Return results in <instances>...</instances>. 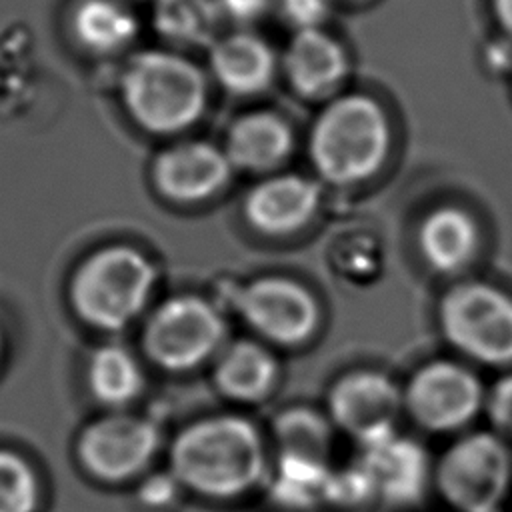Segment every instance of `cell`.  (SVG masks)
<instances>
[{"label": "cell", "instance_id": "52a82bcc", "mask_svg": "<svg viewBox=\"0 0 512 512\" xmlns=\"http://www.w3.org/2000/svg\"><path fill=\"white\" fill-rule=\"evenodd\" d=\"M484 400L474 372L450 360L424 364L404 390L408 414L430 432H452L466 426L480 412Z\"/></svg>", "mask_w": 512, "mask_h": 512}, {"label": "cell", "instance_id": "7402d4cb", "mask_svg": "<svg viewBox=\"0 0 512 512\" xmlns=\"http://www.w3.org/2000/svg\"><path fill=\"white\" fill-rule=\"evenodd\" d=\"M330 474V464L278 456L270 480V496L274 504L286 510H310L326 502Z\"/></svg>", "mask_w": 512, "mask_h": 512}, {"label": "cell", "instance_id": "9a60e30c", "mask_svg": "<svg viewBox=\"0 0 512 512\" xmlns=\"http://www.w3.org/2000/svg\"><path fill=\"white\" fill-rule=\"evenodd\" d=\"M284 68L292 86L306 98L330 94L346 76L342 46L320 28L298 30L284 56Z\"/></svg>", "mask_w": 512, "mask_h": 512}, {"label": "cell", "instance_id": "2e32d148", "mask_svg": "<svg viewBox=\"0 0 512 512\" xmlns=\"http://www.w3.org/2000/svg\"><path fill=\"white\" fill-rule=\"evenodd\" d=\"M210 68L222 88L250 96L268 88L276 72V58L260 36L234 32L212 44Z\"/></svg>", "mask_w": 512, "mask_h": 512}, {"label": "cell", "instance_id": "3957f363", "mask_svg": "<svg viewBox=\"0 0 512 512\" xmlns=\"http://www.w3.org/2000/svg\"><path fill=\"white\" fill-rule=\"evenodd\" d=\"M120 92L130 116L156 134L192 126L208 98L202 70L172 50H144L132 56L122 72Z\"/></svg>", "mask_w": 512, "mask_h": 512}, {"label": "cell", "instance_id": "d6986e66", "mask_svg": "<svg viewBox=\"0 0 512 512\" xmlns=\"http://www.w3.org/2000/svg\"><path fill=\"white\" fill-rule=\"evenodd\" d=\"M292 150L288 124L272 112H252L238 118L226 140V156L232 166L264 172L280 166Z\"/></svg>", "mask_w": 512, "mask_h": 512}, {"label": "cell", "instance_id": "83f0119b", "mask_svg": "<svg viewBox=\"0 0 512 512\" xmlns=\"http://www.w3.org/2000/svg\"><path fill=\"white\" fill-rule=\"evenodd\" d=\"M284 16L298 28H320L328 14V0H282Z\"/></svg>", "mask_w": 512, "mask_h": 512}, {"label": "cell", "instance_id": "d4e9b609", "mask_svg": "<svg viewBox=\"0 0 512 512\" xmlns=\"http://www.w3.org/2000/svg\"><path fill=\"white\" fill-rule=\"evenodd\" d=\"M38 484L32 468L12 452H0V512H34Z\"/></svg>", "mask_w": 512, "mask_h": 512}, {"label": "cell", "instance_id": "f1b7e54d", "mask_svg": "<svg viewBox=\"0 0 512 512\" xmlns=\"http://www.w3.org/2000/svg\"><path fill=\"white\" fill-rule=\"evenodd\" d=\"M178 478L166 476V474H156L150 476L142 486H140V500L146 506L152 508H160V506H168L178 492Z\"/></svg>", "mask_w": 512, "mask_h": 512}, {"label": "cell", "instance_id": "ba28073f", "mask_svg": "<svg viewBox=\"0 0 512 512\" xmlns=\"http://www.w3.org/2000/svg\"><path fill=\"white\" fill-rule=\"evenodd\" d=\"M222 336L224 322L212 304L196 296H180L156 310L146 330V346L158 364L186 370L208 358Z\"/></svg>", "mask_w": 512, "mask_h": 512}, {"label": "cell", "instance_id": "9c48e42d", "mask_svg": "<svg viewBox=\"0 0 512 512\" xmlns=\"http://www.w3.org/2000/svg\"><path fill=\"white\" fill-rule=\"evenodd\" d=\"M402 408L404 394L398 386L370 370L344 374L328 394L330 420L362 448L394 436Z\"/></svg>", "mask_w": 512, "mask_h": 512}, {"label": "cell", "instance_id": "8992f818", "mask_svg": "<svg viewBox=\"0 0 512 512\" xmlns=\"http://www.w3.org/2000/svg\"><path fill=\"white\" fill-rule=\"evenodd\" d=\"M438 320L462 354L492 366L512 362V298L496 286L456 284L440 300Z\"/></svg>", "mask_w": 512, "mask_h": 512}, {"label": "cell", "instance_id": "7a4b0ae2", "mask_svg": "<svg viewBox=\"0 0 512 512\" xmlns=\"http://www.w3.org/2000/svg\"><path fill=\"white\" fill-rule=\"evenodd\" d=\"M390 150V124L382 106L348 94L330 102L310 132V160L322 180L336 186L360 184L374 176Z\"/></svg>", "mask_w": 512, "mask_h": 512}, {"label": "cell", "instance_id": "8fae6325", "mask_svg": "<svg viewBox=\"0 0 512 512\" xmlns=\"http://www.w3.org/2000/svg\"><path fill=\"white\" fill-rule=\"evenodd\" d=\"M158 446L156 428L134 416H110L90 426L80 442V456L90 472L106 480L136 474Z\"/></svg>", "mask_w": 512, "mask_h": 512}, {"label": "cell", "instance_id": "ac0fdd59", "mask_svg": "<svg viewBox=\"0 0 512 512\" xmlns=\"http://www.w3.org/2000/svg\"><path fill=\"white\" fill-rule=\"evenodd\" d=\"M418 246L432 270L452 274L464 268L476 254L478 226L468 212L454 206H442L422 220Z\"/></svg>", "mask_w": 512, "mask_h": 512}, {"label": "cell", "instance_id": "484cf974", "mask_svg": "<svg viewBox=\"0 0 512 512\" xmlns=\"http://www.w3.org/2000/svg\"><path fill=\"white\" fill-rule=\"evenodd\" d=\"M326 502L336 506H346V508H356L368 502H376L370 476L360 460H354L350 466L342 468L340 472L332 470L328 488H326Z\"/></svg>", "mask_w": 512, "mask_h": 512}, {"label": "cell", "instance_id": "4fadbf2b", "mask_svg": "<svg viewBox=\"0 0 512 512\" xmlns=\"http://www.w3.org/2000/svg\"><path fill=\"white\" fill-rule=\"evenodd\" d=\"M320 206V186L300 174H278L256 184L244 204L248 222L264 234H290L306 226Z\"/></svg>", "mask_w": 512, "mask_h": 512}, {"label": "cell", "instance_id": "e0dca14e", "mask_svg": "<svg viewBox=\"0 0 512 512\" xmlns=\"http://www.w3.org/2000/svg\"><path fill=\"white\" fill-rule=\"evenodd\" d=\"M136 14L122 0H76L68 12V32L88 54L124 52L138 36Z\"/></svg>", "mask_w": 512, "mask_h": 512}, {"label": "cell", "instance_id": "1f68e13d", "mask_svg": "<svg viewBox=\"0 0 512 512\" xmlns=\"http://www.w3.org/2000/svg\"><path fill=\"white\" fill-rule=\"evenodd\" d=\"M0 346H2V342H0Z\"/></svg>", "mask_w": 512, "mask_h": 512}, {"label": "cell", "instance_id": "4316f807", "mask_svg": "<svg viewBox=\"0 0 512 512\" xmlns=\"http://www.w3.org/2000/svg\"><path fill=\"white\" fill-rule=\"evenodd\" d=\"M484 406L488 410L492 424L500 432L512 436V374L500 378L492 386L484 400Z\"/></svg>", "mask_w": 512, "mask_h": 512}, {"label": "cell", "instance_id": "7c38bea8", "mask_svg": "<svg viewBox=\"0 0 512 512\" xmlns=\"http://www.w3.org/2000/svg\"><path fill=\"white\" fill-rule=\"evenodd\" d=\"M366 468L376 502L390 508H408L424 498L430 480V462L422 446L398 434L362 448L358 458Z\"/></svg>", "mask_w": 512, "mask_h": 512}, {"label": "cell", "instance_id": "30bf717a", "mask_svg": "<svg viewBox=\"0 0 512 512\" xmlns=\"http://www.w3.org/2000/svg\"><path fill=\"white\" fill-rule=\"evenodd\" d=\"M242 318L266 340L280 346L302 344L318 326V304L296 280L264 276L238 292Z\"/></svg>", "mask_w": 512, "mask_h": 512}, {"label": "cell", "instance_id": "4dcf8cb0", "mask_svg": "<svg viewBox=\"0 0 512 512\" xmlns=\"http://www.w3.org/2000/svg\"><path fill=\"white\" fill-rule=\"evenodd\" d=\"M494 12L504 32L512 38V0H494Z\"/></svg>", "mask_w": 512, "mask_h": 512}, {"label": "cell", "instance_id": "44dd1931", "mask_svg": "<svg viewBox=\"0 0 512 512\" xmlns=\"http://www.w3.org/2000/svg\"><path fill=\"white\" fill-rule=\"evenodd\" d=\"M220 8L214 0H154V30L172 44L196 46L212 40Z\"/></svg>", "mask_w": 512, "mask_h": 512}, {"label": "cell", "instance_id": "f546056e", "mask_svg": "<svg viewBox=\"0 0 512 512\" xmlns=\"http://www.w3.org/2000/svg\"><path fill=\"white\" fill-rule=\"evenodd\" d=\"M264 4H266L264 0H218L220 14L226 12L236 20H246L256 16L258 12H262Z\"/></svg>", "mask_w": 512, "mask_h": 512}, {"label": "cell", "instance_id": "5bb4252c", "mask_svg": "<svg viewBox=\"0 0 512 512\" xmlns=\"http://www.w3.org/2000/svg\"><path fill=\"white\" fill-rule=\"evenodd\" d=\"M226 152L206 142H184L156 162V182L174 200H202L220 190L230 176Z\"/></svg>", "mask_w": 512, "mask_h": 512}, {"label": "cell", "instance_id": "6da1fadb", "mask_svg": "<svg viewBox=\"0 0 512 512\" xmlns=\"http://www.w3.org/2000/svg\"><path fill=\"white\" fill-rule=\"evenodd\" d=\"M176 478L214 500L256 488L266 474L262 436L240 416H216L186 428L172 448Z\"/></svg>", "mask_w": 512, "mask_h": 512}, {"label": "cell", "instance_id": "cb8c5ba5", "mask_svg": "<svg viewBox=\"0 0 512 512\" xmlns=\"http://www.w3.org/2000/svg\"><path fill=\"white\" fill-rule=\"evenodd\" d=\"M90 386L108 404H124L142 388V372L130 352L120 346L100 348L90 362Z\"/></svg>", "mask_w": 512, "mask_h": 512}, {"label": "cell", "instance_id": "603a6c76", "mask_svg": "<svg viewBox=\"0 0 512 512\" xmlns=\"http://www.w3.org/2000/svg\"><path fill=\"white\" fill-rule=\"evenodd\" d=\"M278 456L328 464L332 432L330 424L316 410L296 406L274 418Z\"/></svg>", "mask_w": 512, "mask_h": 512}, {"label": "cell", "instance_id": "277c9868", "mask_svg": "<svg viewBox=\"0 0 512 512\" xmlns=\"http://www.w3.org/2000/svg\"><path fill=\"white\" fill-rule=\"evenodd\" d=\"M154 282V268L136 250L116 246L94 254L72 284L74 304L84 320L116 330L144 306Z\"/></svg>", "mask_w": 512, "mask_h": 512}, {"label": "cell", "instance_id": "ffe728a7", "mask_svg": "<svg viewBox=\"0 0 512 512\" xmlns=\"http://www.w3.org/2000/svg\"><path fill=\"white\" fill-rule=\"evenodd\" d=\"M276 380L278 364L274 356L262 344L250 340L230 344L216 364V384L234 400H262Z\"/></svg>", "mask_w": 512, "mask_h": 512}, {"label": "cell", "instance_id": "5b68a950", "mask_svg": "<svg viewBox=\"0 0 512 512\" xmlns=\"http://www.w3.org/2000/svg\"><path fill=\"white\" fill-rule=\"evenodd\" d=\"M434 484L456 512H498L512 484V456L500 436H462L438 460Z\"/></svg>", "mask_w": 512, "mask_h": 512}]
</instances>
